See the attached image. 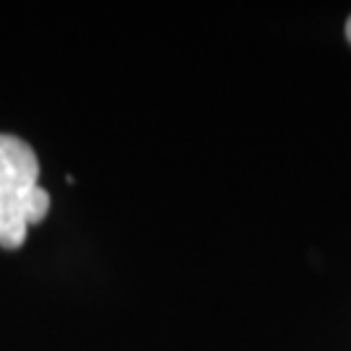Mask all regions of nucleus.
Instances as JSON below:
<instances>
[{
    "label": "nucleus",
    "mask_w": 351,
    "mask_h": 351,
    "mask_svg": "<svg viewBox=\"0 0 351 351\" xmlns=\"http://www.w3.org/2000/svg\"><path fill=\"white\" fill-rule=\"evenodd\" d=\"M50 211V193L39 185V162L26 141L0 133V247L19 250L32 224Z\"/></svg>",
    "instance_id": "f257e3e1"
},
{
    "label": "nucleus",
    "mask_w": 351,
    "mask_h": 351,
    "mask_svg": "<svg viewBox=\"0 0 351 351\" xmlns=\"http://www.w3.org/2000/svg\"><path fill=\"white\" fill-rule=\"evenodd\" d=\"M346 37H349V42H351V19L346 21Z\"/></svg>",
    "instance_id": "f03ea898"
}]
</instances>
